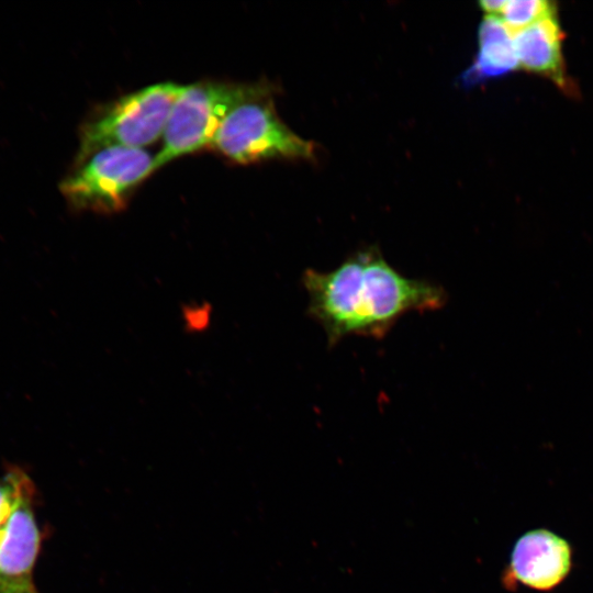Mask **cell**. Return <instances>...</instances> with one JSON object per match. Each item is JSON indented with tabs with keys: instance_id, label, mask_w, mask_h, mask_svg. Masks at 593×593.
I'll return each mask as SVG.
<instances>
[{
	"instance_id": "obj_8",
	"label": "cell",
	"mask_w": 593,
	"mask_h": 593,
	"mask_svg": "<svg viewBox=\"0 0 593 593\" xmlns=\"http://www.w3.org/2000/svg\"><path fill=\"white\" fill-rule=\"evenodd\" d=\"M561 41L557 13L514 33L519 67L549 77L563 87L566 78Z\"/></svg>"
},
{
	"instance_id": "obj_5",
	"label": "cell",
	"mask_w": 593,
	"mask_h": 593,
	"mask_svg": "<svg viewBox=\"0 0 593 593\" xmlns=\"http://www.w3.org/2000/svg\"><path fill=\"white\" fill-rule=\"evenodd\" d=\"M211 146L227 158L249 164L271 158H312L314 144L292 132L277 114L271 92L236 105L224 119Z\"/></svg>"
},
{
	"instance_id": "obj_6",
	"label": "cell",
	"mask_w": 593,
	"mask_h": 593,
	"mask_svg": "<svg viewBox=\"0 0 593 593\" xmlns=\"http://www.w3.org/2000/svg\"><path fill=\"white\" fill-rule=\"evenodd\" d=\"M571 567L569 542L551 530L537 528L516 540L505 580L536 591H551L566 580Z\"/></svg>"
},
{
	"instance_id": "obj_13",
	"label": "cell",
	"mask_w": 593,
	"mask_h": 593,
	"mask_svg": "<svg viewBox=\"0 0 593 593\" xmlns=\"http://www.w3.org/2000/svg\"><path fill=\"white\" fill-rule=\"evenodd\" d=\"M504 0H483L479 3L480 8L486 13V15L500 16L504 5Z\"/></svg>"
},
{
	"instance_id": "obj_9",
	"label": "cell",
	"mask_w": 593,
	"mask_h": 593,
	"mask_svg": "<svg viewBox=\"0 0 593 593\" xmlns=\"http://www.w3.org/2000/svg\"><path fill=\"white\" fill-rule=\"evenodd\" d=\"M519 68L514 33L500 16L486 15L479 29V52L465 81L500 77Z\"/></svg>"
},
{
	"instance_id": "obj_3",
	"label": "cell",
	"mask_w": 593,
	"mask_h": 593,
	"mask_svg": "<svg viewBox=\"0 0 593 593\" xmlns=\"http://www.w3.org/2000/svg\"><path fill=\"white\" fill-rule=\"evenodd\" d=\"M271 92L268 85L199 81L184 86L168 119L157 167L211 143L226 115L242 102Z\"/></svg>"
},
{
	"instance_id": "obj_7",
	"label": "cell",
	"mask_w": 593,
	"mask_h": 593,
	"mask_svg": "<svg viewBox=\"0 0 593 593\" xmlns=\"http://www.w3.org/2000/svg\"><path fill=\"white\" fill-rule=\"evenodd\" d=\"M40 546L41 533L30 495L0 528V586L32 583Z\"/></svg>"
},
{
	"instance_id": "obj_10",
	"label": "cell",
	"mask_w": 593,
	"mask_h": 593,
	"mask_svg": "<svg viewBox=\"0 0 593 593\" xmlns=\"http://www.w3.org/2000/svg\"><path fill=\"white\" fill-rule=\"evenodd\" d=\"M556 12L557 9L550 1L512 0L505 2L500 18L513 33H516Z\"/></svg>"
},
{
	"instance_id": "obj_14",
	"label": "cell",
	"mask_w": 593,
	"mask_h": 593,
	"mask_svg": "<svg viewBox=\"0 0 593 593\" xmlns=\"http://www.w3.org/2000/svg\"><path fill=\"white\" fill-rule=\"evenodd\" d=\"M0 593H37L33 586V583L30 584H20L11 586H0Z\"/></svg>"
},
{
	"instance_id": "obj_12",
	"label": "cell",
	"mask_w": 593,
	"mask_h": 593,
	"mask_svg": "<svg viewBox=\"0 0 593 593\" xmlns=\"http://www.w3.org/2000/svg\"><path fill=\"white\" fill-rule=\"evenodd\" d=\"M211 307L204 303L202 305H188L183 309V318L189 331H201L210 322Z\"/></svg>"
},
{
	"instance_id": "obj_4",
	"label": "cell",
	"mask_w": 593,
	"mask_h": 593,
	"mask_svg": "<svg viewBox=\"0 0 593 593\" xmlns=\"http://www.w3.org/2000/svg\"><path fill=\"white\" fill-rule=\"evenodd\" d=\"M156 168V156L143 148L107 147L75 160L59 189L75 211L111 214Z\"/></svg>"
},
{
	"instance_id": "obj_11",
	"label": "cell",
	"mask_w": 593,
	"mask_h": 593,
	"mask_svg": "<svg viewBox=\"0 0 593 593\" xmlns=\"http://www.w3.org/2000/svg\"><path fill=\"white\" fill-rule=\"evenodd\" d=\"M30 495H33L31 479L20 468L13 467L0 477V528Z\"/></svg>"
},
{
	"instance_id": "obj_1",
	"label": "cell",
	"mask_w": 593,
	"mask_h": 593,
	"mask_svg": "<svg viewBox=\"0 0 593 593\" xmlns=\"http://www.w3.org/2000/svg\"><path fill=\"white\" fill-rule=\"evenodd\" d=\"M302 283L307 313L331 346L350 335L381 339L406 313L435 311L447 301L443 287L405 277L376 248L351 255L331 271L307 269Z\"/></svg>"
},
{
	"instance_id": "obj_2",
	"label": "cell",
	"mask_w": 593,
	"mask_h": 593,
	"mask_svg": "<svg viewBox=\"0 0 593 593\" xmlns=\"http://www.w3.org/2000/svg\"><path fill=\"white\" fill-rule=\"evenodd\" d=\"M184 86L159 82L99 107L81 124L75 160L107 147L142 148L164 134Z\"/></svg>"
}]
</instances>
